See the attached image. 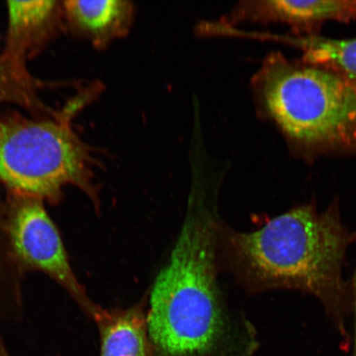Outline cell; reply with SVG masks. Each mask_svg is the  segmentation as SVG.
Here are the masks:
<instances>
[{
  "mask_svg": "<svg viewBox=\"0 0 356 356\" xmlns=\"http://www.w3.org/2000/svg\"><path fill=\"white\" fill-rule=\"evenodd\" d=\"M350 240L337 207L319 212L309 204L250 233L221 222L219 256L246 291L309 293L341 321L346 293L341 269Z\"/></svg>",
  "mask_w": 356,
  "mask_h": 356,
  "instance_id": "6da1fadb",
  "label": "cell"
},
{
  "mask_svg": "<svg viewBox=\"0 0 356 356\" xmlns=\"http://www.w3.org/2000/svg\"><path fill=\"white\" fill-rule=\"evenodd\" d=\"M269 40L296 47L302 53V60L324 67L356 83V38L270 34Z\"/></svg>",
  "mask_w": 356,
  "mask_h": 356,
  "instance_id": "30bf717a",
  "label": "cell"
},
{
  "mask_svg": "<svg viewBox=\"0 0 356 356\" xmlns=\"http://www.w3.org/2000/svg\"><path fill=\"white\" fill-rule=\"evenodd\" d=\"M44 87L26 69V62L3 53L0 56V102H11L35 111L41 108Z\"/></svg>",
  "mask_w": 356,
  "mask_h": 356,
  "instance_id": "8fae6325",
  "label": "cell"
},
{
  "mask_svg": "<svg viewBox=\"0 0 356 356\" xmlns=\"http://www.w3.org/2000/svg\"><path fill=\"white\" fill-rule=\"evenodd\" d=\"M13 197L6 227L10 251L17 266L47 275L91 316L97 305L89 299L75 275L59 231L44 210L42 200Z\"/></svg>",
  "mask_w": 356,
  "mask_h": 356,
  "instance_id": "5b68a950",
  "label": "cell"
},
{
  "mask_svg": "<svg viewBox=\"0 0 356 356\" xmlns=\"http://www.w3.org/2000/svg\"><path fill=\"white\" fill-rule=\"evenodd\" d=\"M17 267L19 266L13 259L8 243L6 220L2 219L0 213V311L19 310L20 296L19 283L16 282Z\"/></svg>",
  "mask_w": 356,
  "mask_h": 356,
  "instance_id": "7c38bea8",
  "label": "cell"
},
{
  "mask_svg": "<svg viewBox=\"0 0 356 356\" xmlns=\"http://www.w3.org/2000/svg\"><path fill=\"white\" fill-rule=\"evenodd\" d=\"M92 151L66 119L0 115V181L13 195L58 203L73 186L100 211Z\"/></svg>",
  "mask_w": 356,
  "mask_h": 356,
  "instance_id": "277c9868",
  "label": "cell"
},
{
  "mask_svg": "<svg viewBox=\"0 0 356 356\" xmlns=\"http://www.w3.org/2000/svg\"><path fill=\"white\" fill-rule=\"evenodd\" d=\"M355 20L356 0H246L236 4L220 26L280 24L289 26L293 35H314L328 22Z\"/></svg>",
  "mask_w": 356,
  "mask_h": 356,
  "instance_id": "8992f818",
  "label": "cell"
},
{
  "mask_svg": "<svg viewBox=\"0 0 356 356\" xmlns=\"http://www.w3.org/2000/svg\"><path fill=\"white\" fill-rule=\"evenodd\" d=\"M0 356H10L8 355L6 347H4L1 340H0Z\"/></svg>",
  "mask_w": 356,
  "mask_h": 356,
  "instance_id": "5bb4252c",
  "label": "cell"
},
{
  "mask_svg": "<svg viewBox=\"0 0 356 356\" xmlns=\"http://www.w3.org/2000/svg\"><path fill=\"white\" fill-rule=\"evenodd\" d=\"M64 19L75 33L102 50L126 38L135 22L136 8L129 0L62 2Z\"/></svg>",
  "mask_w": 356,
  "mask_h": 356,
  "instance_id": "ba28073f",
  "label": "cell"
},
{
  "mask_svg": "<svg viewBox=\"0 0 356 356\" xmlns=\"http://www.w3.org/2000/svg\"><path fill=\"white\" fill-rule=\"evenodd\" d=\"M258 117L307 161L356 154V83L324 67L267 55L251 79Z\"/></svg>",
  "mask_w": 356,
  "mask_h": 356,
  "instance_id": "3957f363",
  "label": "cell"
},
{
  "mask_svg": "<svg viewBox=\"0 0 356 356\" xmlns=\"http://www.w3.org/2000/svg\"><path fill=\"white\" fill-rule=\"evenodd\" d=\"M220 225L211 199L193 191L171 255L150 291L147 327L163 355H207L230 332L232 317L218 277Z\"/></svg>",
  "mask_w": 356,
  "mask_h": 356,
  "instance_id": "7a4b0ae2",
  "label": "cell"
},
{
  "mask_svg": "<svg viewBox=\"0 0 356 356\" xmlns=\"http://www.w3.org/2000/svg\"><path fill=\"white\" fill-rule=\"evenodd\" d=\"M64 19L59 1L8 2L4 53L26 61L54 38Z\"/></svg>",
  "mask_w": 356,
  "mask_h": 356,
  "instance_id": "52a82bcc",
  "label": "cell"
},
{
  "mask_svg": "<svg viewBox=\"0 0 356 356\" xmlns=\"http://www.w3.org/2000/svg\"><path fill=\"white\" fill-rule=\"evenodd\" d=\"M146 293L127 309H102L97 305L91 317L99 325L102 356H149L150 340L147 327Z\"/></svg>",
  "mask_w": 356,
  "mask_h": 356,
  "instance_id": "9c48e42d",
  "label": "cell"
},
{
  "mask_svg": "<svg viewBox=\"0 0 356 356\" xmlns=\"http://www.w3.org/2000/svg\"><path fill=\"white\" fill-rule=\"evenodd\" d=\"M355 342L353 356H356V275L355 282Z\"/></svg>",
  "mask_w": 356,
  "mask_h": 356,
  "instance_id": "4fadbf2b",
  "label": "cell"
}]
</instances>
